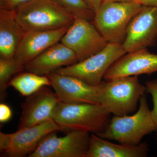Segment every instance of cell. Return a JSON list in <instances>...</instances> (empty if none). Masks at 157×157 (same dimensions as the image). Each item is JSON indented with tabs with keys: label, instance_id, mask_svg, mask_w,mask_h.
<instances>
[{
	"label": "cell",
	"instance_id": "1",
	"mask_svg": "<svg viewBox=\"0 0 157 157\" xmlns=\"http://www.w3.org/2000/svg\"><path fill=\"white\" fill-rule=\"evenodd\" d=\"M110 114L101 104L60 101L54 111L52 119L62 131H84L98 135L106 128Z\"/></svg>",
	"mask_w": 157,
	"mask_h": 157
},
{
	"label": "cell",
	"instance_id": "2",
	"mask_svg": "<svg viewBox=\"0 0 157 157\" xmlns=\"http://www.w3.org/2000/svg\"><path fill=\"white\" fill-rule=\"evenodd\" d=\"M146 92V86L140 83L138 76L117 77L101 82L98 100L111 114L125 116L135 112Z\"/></svg>",
	"mask_w": 157,
	"mask_h": 157
},
{
	"label": "cell",
	"instance_id": "3",
	"mask_svg": "<svg viewBox=\"0 0 157 157\" xmlns=\"http://www.w3.org/2000/svg\"><path fill=\"white\" fill-rule=\"evenodd\" d=\"M139 103V109L135 114L114 116L104 131L97 135L126 145H136L141 143L144 136L157 131V127L153 120L145 95L140 98Z\"/></svg>",
	"mask_w": 157,
	"mask_h": 157
},
{
	"label": "cell",
	"instance_id": "4",
	"mask_svg": "<svg viewBox=\"0 0 157 157\" xmlns=\"http://www.w3.org/2000/svg\"><path fill=\"white\" fill-rule=\"evenodd\" d=\"M15 11L17 22L26 32L70 26L75 18L52 0H32Z\"/></svg>",
	"mask_w": 157,
	"mask_h": 157
},
{
	"label": "cell",
	"instance_id": "5",
	"mask_svg": "<svg viewBox=\"0 0 157 157\" xmlns=\"http://www.w3.org/2000/svg\"><path fill=\"white\" fill-rule=\"evenodd\" d=\"M142 6L135 2H103L93 24L108 43H123L133 17Z\"/></svg>",
	"mask_w": 157,
	"mask_h": 157
},
{
	"label": "cell",
	"instance_id": "6",
	"mask_svg": "<svg viewBox=\"0 0 157 157\" xmlns=\"http://www.w3.org/2000/svg\"><path fill=\"white\" fill-rule=\"evenodd\" d=\"M127 53L122 44L108 43L96 54L74 64L59 68L54 73L74 76L87 84L98 86L110 66Z\"/></svg>",
	"mask_w": 157,
	"mask_h": 157
},
{
	"label": "cell",
	"instance_id": "7",
	"mask_svg": "<svg viewBox=\"0 0 157 157\" xmlns=\"http://www.w3.org/2000/svg\"><path fill=\"white\" fill-rule=\"evenodd\" d=\"M58 131L62 129L52 119L13 133L0 132V151L6 157H29L44 137Z\"/></svg>",
	"mask_w": 157,
	"mask_h": 157
},
{
	"label": "cell",
	"instance_id": "8",
	"mask_svg": "<svg viewBox=\"0 0 157 157\" xmlns=\"http://www.w3.org/2000/svg\"><path fill=\"white\" fill-rule=\"evenodd\" d=\"M52 132L44 137L29 157H86L90 134L81 131L68 132L64 137Z\"/></svg>",
	"mask_w": 157,
	"mask_h": 157
},
{
	"label": "cell",
	"instance_id": "9",
	"mask_svg": "<svg viewBox=\"0 0 157 157\" xmlns=\"http://www.w3.org/2000/svg\"><path fill=\"white\" fill-rule=\"evenodd\" d=\"M60 42L74 52L78 62L96 54L108 44L91 21L75 17Z\"/></svg>",
	"mask_w": 157,
	"mask_h": 157
},
{
	"label": "cell",
	"instance_id": "10",
	"mask_svg": "<svg viewBox=\"0 0 157 157\" xmlns=\"http://www.w3.org/2000/svg\"><path fill=\"white\" fill-rule=\"evenodd\" d=\"M157 42V8L142 6L133 17L122 44L128 52L154 47Z\"/></svg>",
	"mask_w": 157,
	"mask_h": 157
},
{
	"label": "cell",
	"instance_id": "11",
	"mask_svg": "<svg viewBox=\"0 0 157 157\" xmlns=\"http://www.w3.org/2000/svg\"><path fill=\"white\" fill-rule=\"evenodd\" d=\"M59 102L55 92L47 86L28 96L23 104L17 130L52 120L54 111Z\"/></svg>",
	"mask_w": 157,
	"mask_h": 157
},
{
	"label": "cell",
	"instance_id": "12",
	"mask_svg": "<svg viewBox=\"0 0 157 157\" xmlns=\"http://www.w3.org/2000/svg\"><path fill=\"white\" fill-rule=\"evenodd\" d=\"M46 76L61 102L100 104L98 100L99 85H90L77 77L54 72Z\"/></svg>",
	"mask_w": 157,
	"mask_h": 157
},
{
	"label": "cell",
	"instance_id": "13",
	"mask_svg": "<svg viewBox=\"0 0 157 157\" xmlns=\"http://www.w3.org/2000/svg\"><path fill=\"white\" fill-rule=\"evenodd\" d=\"M157 72V54L147 48L128 52L114 62L104 78L108 80L117 77L134 76Z\"/></svg>",
	"mask_w": 157,
	"mask_h": 157
},
{
	"label": "cell",
	"instance_id": "14",
	"mask_svg": "<svg viewBox=\"0 0 157 157\" xmlns=\"http://www.w3.org/2000/svg\"><path fill=\"white\" fill-rule=\"evenodd\" d=\"M70 26L49 31L26 32L14 58L23 66L44 51L60 42Z\"/></svg>",
	"mask_w": 157,
	"mask_h": 157
},
{
	"label": "cell",
	"instance_id": "15",
	"mask_svg": "<svg viewBox=\"0 0 157 157\" xmlns=\"http://www.w3.org/2000/svg\"><path fill=\"white\" fill-rule=\"evenodd\" d=\"M77 62L74 52L60 42L26 64L25 70L40 76H46L59 68Z\"/></svg>",
	"mask_w": 157,
	"mask_h": 157
},
{
	"label": "cell",
	"instance_id": "16",
	"mask_svg": "<svg viewBox=\"0 0 157 157\" xmlns=\"http://www.w3.org/2000/svg\"><path fill=\"white\" fill-rule=\"evenodd\" d=\"M26 33L16 19L15 11L0 9V58H14Z\"/></svg>",
	"mask_w": 157,
	"mask_h": 157
},
{
	"label": "cell",
	"instance_id": "17",
	"mask_svg": "<svg viewBox=\"0 0 157 157\" xmlns=\"http://www.w3.org/2000/svg\"><path fill=\"white\" fill-rule=\"evenodd\" d=\"M149 151L146 142L136 145L115 144L91 134L86 157H145Z\"/></svg>",
	"mask_w": 157,
	"mask_h": 157
},
{
	"label": "cell",
	"instance_id": "18",
	"mask_svg": "<svg viewBox=\"0 0 157 157\" xmlns=\"http://www.w3.org/2000/svg\"><path fill=\"white\" fill-rule=\"evenodd\" d=\"M9 86L14 88L22 95L28 97L43 86H51V82L46 76L26 71L11 78Z\"/></svg>",
	"mask_w": 157,
	"mask_h": 157
},
{
	"label": "cell",
	"instance_id": "19",
	"mask_svg": "<svg viewBox=\"0 0 157 157\" xmlns=\"http://www.w3.org/2000/svg\"><path fill=\"white\" fill-rule=\"evenodd\" d=\"M25 70L14 58H0V100L3 102L7 97V90L12 76Z\"/></svg>",
	"mask_w": 157,
	"mask_h": 157
},
{
	"label": "cell",
	"instance_id": "20",
	"mask_svg": "<svg viewBox=\"0 0 157 157\" xmlns=\"http://www.w3.org/2000/svg\"><path fill=\"white\" fill-rule=\"evenodd\" d=\"M62 9L75 17L93 21L95 13L89 7L84 0H52Z\"/></svg>",
	"mask_w": 157,
	"mask_h": 157
},
{
	"label": "cell",
	"instance_id": "21",
	"mask_svg": "<svg viewBox=\"0 0 157 157\" xmlns=\"http://www.w3.org/2000/svg\"><path fill=\"white\" fill-rule=\"evenodd\" d=\"M145 86L146 92L151 94L152 98L153 108L151 112L153 120L157 127V79L147 81Z\"/></svg>",
	"mask_w": 157,
	"mask_h": 157
},
{
	"label": "cell",
	"instance_id": "22",
	"mask_svg": "<svg viewBox=\"0 0 157 157\" xmlns=\"http://www.w3.org/2000/svg\"><path fill=\"white\" fill-rule=\"evenodd\" d=\"M32 0H0V9L15 11Z\"/></svg>",
	"mask_w": 157,
	"mask_h": 157
},
{
	"label": "cell",
	"instance_id": "23",
	"mask_svg": "<svg viewBox=\"0 0 157 157\" xmlns=\"http://www.w3.org/2000/svg\"><path fill=\"white\" fill-rule=\"evenodd\" d=\"M12 116V111L10 107L2 103L0 104V122L5 123L8 121Z\"/></svg>",
	"mask_w": 157,
	"mask_h": 157
},
{
	"label": "cell",
	"instance_id": "24",
	"mask_svg": "<svg viewBox=\"0 0 157 157\" xmlns=\"http://www.w3.org/2000/svg\"><path fill=\"white\" fill-rule=\"evenodd\" d=\"M84 2L95 13L97 12L104 2V0H84Z\"/></svg>",
	"mask_w": 157,
	"mask_h": 157
},
{
	"label": "cell",
	"instance_id": "25",
	"mask_svg": "<svg viewBox=\"0 0 157 157\" xmlns=\"http://www.w3.org/2000/svg\"><path fill=\"white\" fill-rule=\"evenodd\" d=\"M134 2L142 6L157 8V0H135Z\"/></svg>",
	"mask_w": 157,
	"mask_h": 157
},
{
	"label": "cell",
	"instance_id": "26",
	"mask_svg": "<svg viewBox=\"0 0 157 157\" xmlns=\"http://www.w3.org/2000/svg\"><path fill=\"white\" fill-rule=\"evenodd\" d=\"M135 0H104V2H134Z\"/></svg>",
	"mask_w": 157,
	"mask_h": 157
},
{
	"label": "cell",
	"instance_id": "27",
	"mask_svg": "<svg viewBox=\"0 0 157 157\" xmlns=\"http://www.w3.org/2000/svg\"><path fill=\"white\" fill-rule=\"evenodd\" d=\"M156 135H157V134H156Z\"/></svg>",
	"mask_w": 157,
	"mask_h": 157
}]
</instances>
